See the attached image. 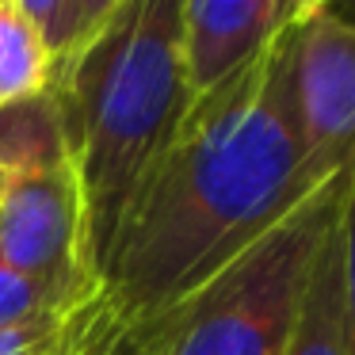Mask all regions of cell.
<instances>
[{"instance_id":"6da1fadb","label":"cell","mask_w":355,"mask_h":355,"mask_svg":"<svg viewBox=\"0 0 355 355\" xmlns=\"http://www.w3.org/2000/svg\"><path fill=\"white\" fill-rule=\"evenodd\" d=\"M324 180L291 123L275 46L195 96L103 260L85 355H111Z\"/></svg>"},{"instance_id":"7a4b0ae2","label":"cell","mask_w":355,"mask_h":355,"mask_svg":"<svg viewBox=\"0 0 355 355\" xmlns=\"http://www.w3.org/2000/svg\"><path fill=\"white\" fill-rule=\"evenodd\" d=\"M85 210V260L100 271L141 184L191 107L180 0H123L54 73Z\"/></svg>"},{"instance_id":"3957f363","label":"cell","mask_w":355,"mask_h":355,"mask_svg":"<svg viewBox=\"0 0 355 355\" xmlns=\"http://www.w3.org/2000/svg\"><path fill=\"white\" fill-rule=\"evenodd\" d=\"M352 176L324 180L191 294L119 340L111 355H283Z\"/></svg>"},{"instance_id":"277c9868","label":"cell","mask_w":355,"mask_h":355,"mask_svg":"<svg viewBox=\"0 0 355 355\" xmlns=\"http://www.w3.org/2000/svg\"><path fill=\"white\" fill-rule=\"evenodd\" d=\"M275 50L286 111L309 164L321 176L355 172V24L313 8Z\"/></svg>"},{"instance_id":"5b68a950","label":"cell","mask_w":355,"mask_h":355,"mask_svg":"<svg viewBox=\"0 0 355 355\" xmlns=\"http://www.w3.org/2000/svg\"><path fill=\"white\" fill-rule=\"evenodd\" d=\"M0 263L62 283L96 302L73 164L0 176Z\"/></svg>"},{"instance_id":"8992f818","label":"cell","mask_w":355,"mask_h":355,"mask_svg":"<svg viewBox=\"0 0 355 355\" xmlns=\"http://www.w3.org/2000/svg\"><path fill=\"white\" fill-rule=\"evenodd\" d=\"M313 0H180L191 96H202L263 58Z\"/></svg>"},{"instance_id":"52a82bcc","label":"cell","mask_w":355,"mask_h":355,"mask_svg":"<svg viewBox=\"0 0 355 355\" xmlns=\"http://www.w3.org/2000/svg\"><path fill=\"white\" fill-rule=\"evenodd\" d=\"M73 164L65 115L54 85L0 107V176Z\"/></svg>"},{"instance_id":"ba28073f","label":"cell","mask_w":355,"mask_h":355,"mask_svg":"<svg viewBox=\"0 0 355 355\" xmlns=\"http://www.w3.org/2000/svg\"><path fill=\"white\" fill-rule=\"evenodd\" d=\"M344 218V214H340ZM283 355H347L344 347V283H340V222L324 237L313 263L298 321Z\"/></svg>"},{"instance_id":"9c48e42d","label":"cell","mask_w":355,"mask_h":355,"mask_svg":"<svg viewBox=\"0 0 355 355\" xmlns=\"http://www.w3.org/2000/svg\"><path fill=\"white\" fill-rule=\"evenodd\" d=\"M54 54L16 4H0V107L54 85Z\"/></svg>"},{"instance_id":"30bf717a","label":"cell","mask_w":355,"mask_h":355,"mask_svg":"<svg viewBox=\"0 0 355 355\" xmlns=\"http://www.w3.org/2000/svg\"><path fill=\"white\" fill-rule=\"evenodd\" d=\"M88 306H92V298L69 291V286L0 263V329L42 313H80Z\"/></svg>"},{"instance_id":"8fae6325","label":"cell","mask_w":355,"mask_h":355,"mask_svg":"<svg viewBox=\"0 0 355 355\" xmlns=\"http://www.w3.org/2000/svg\"><path fill=\"white\" fill-rule=\"evenodd\" d=\"M88 309L42 313L0 329V355H85Z\"/></svg>"},{"instance_id":"7c38bea8","label":"cell","mask_w":355,"mask_h":355,"mask_svg":"<svg viewBox=\"0 0 355 355\" xmlns=\"http://www.w3.org/2000/svg\"><path fill=\"white\" fill-rule=\"evenodd\" d=\"M24 19L42 35L46 50L54 54V65H62L73 50L80 46V19L77 0H12Z\"/></svg>"},{"instance_id":"4fadbf2b","label":"cell","mask_w":355,"mask_h":355,"mask_svg":"<svg viewBox=\"0 0 355 355\" xmlns=\"http://www.w3.org/2000/svg\"><path fill=\"white\" fill-rule=\"evenodd\" d=\"M340 283H344V347L355 355V176L340 218Z\"/></svg>"},{"instance_id":"5bb4252c","label":"cell","mask_w":355,"mask_h":355,"mask_svg":"<svg viewBox=\"0 0 355 355\" xmlns=\"http://www.w3.org/2000/svg\"><path fill=\"white\" fill-rule=\"evenodd\" d=\"M123 0H77V19H80V42L88 39V35L96 31V27L103 24V19L111 16V12L119 8Z\"/></svg>"},{"instance_id":"9a60e30c","label":"cell","mask_w":355,"mask_h":355,"mask_svg":"<svg viewBox=\"0 0 355 355\" xmlns=\"http://www.w3.org/2000/svg\"><path fill=\"white\" fill-rule=\"evenodd\" d=\"M313 8L332 12V16H340V19H347V24H355V0H313Z\"/></svg>"},{"instance_id":"2e32d148","label":"cell","mask_w":355,"mask_h":355,"mask_svg":"<svg viewBox=\"0 0 355 355\" xmlns=\"http://www.w3.org/2000/svg\"><path fill=\"white\" fill-rule=\"evenodd\" d=\"M0 4H12V0H0Z\"/></svg>"}]
</instances>
